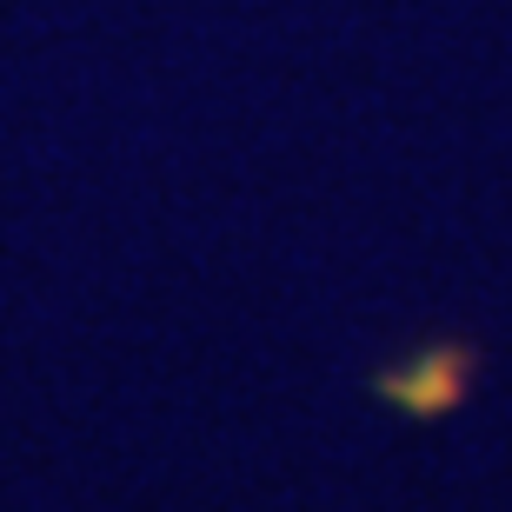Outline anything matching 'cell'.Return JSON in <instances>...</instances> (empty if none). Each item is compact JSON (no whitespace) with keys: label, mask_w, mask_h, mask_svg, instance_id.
Wrapping results in <instances>:
<instances>
[{"label":"cell","mask_w":512,"mask_h":512,"mask_svg":"<svg viewBox=\"0 0 512 512\" xmlns=\"http://www.w3.org/2000/svg\"><path fill=\"white\" fill-rule=\"evenodd\" d=\"M466 380H473V346L466 340H439V346H426L413 366L386 373L380 393L393 399L399 413L433 419V413H453L459 399H466Z\"/></svg>","instance_id":"obj_1"}]
</instances>
